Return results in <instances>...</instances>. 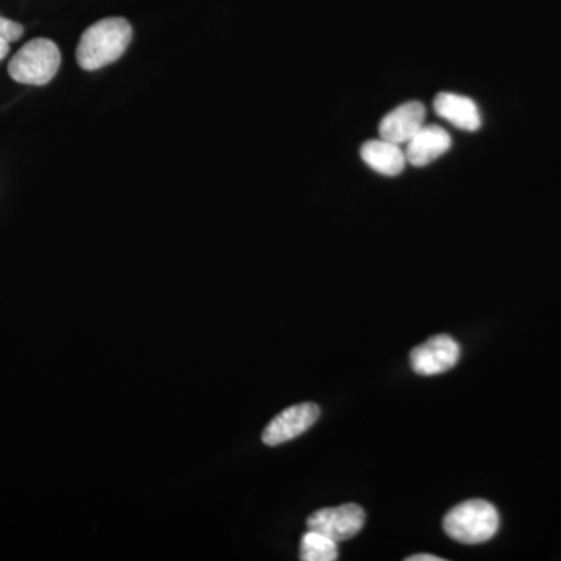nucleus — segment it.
I'll use <instances>...</instances> for the list:
<instances>
[{
    "label": "nucleus",
    "mask_w": 561,
    "mask_h": 561,
    "mask_svg": "<svg viewBox=\"0 0 561 561\" xmlns=\"http://www.w3.org/2000/svg\"><path fill=\"white\" fill-rule=\"evenodd\" d=\"M133 28L124 18H106L81 35L77 61L84 70H98L119 60L131 43Z\"/></svg>",
    "instance_id": "f257e3e1"
},
{
    "label": "nucleus",
    "mask_w": 561,
    "mask_h": 561,
    "mask_svg": "<svg viewBox=\"0 0 561 561\" xmlns=\"http://www.w3.org/2000/svg\"><path fill=\"white\" fill-rule=\"evenodd\" d=\"M500 513L490 502L471 500L461 502L446 513L443 529L451 540L461 545H481L490 541L500 530Z\"/></svg>",
    "instance_id": "f03ea898"
},
{
    "label": "nucleus",
    "mask_w": 561,
    "mask_h": 561,
    "mask_svg": "<svg viewBox=\"0 0 561 561\" xmlns=\"http://www.w3.org/2000/svg\"><path fill=\"white\" fill-rule=\"evenodd\" d=\"M61 66V51L54 41L36 38L28 41L9 65L11 79L21 84L43 87L49 83Z\"/></svg>",
    "instance_id": "7ed1b4c3"
},
{
    "label": "nucleus",
    "mask_w": 561,
    "mask_h": 561,
    "mask_svg": "<svg viewBox=\"0 0 561 561\" xmlns=\"http://www.w3.org/2000/svg\"><path fill=\"white\" fill-rule=\"evenodd\" d=\"M365 526V512L360 505L343 504L321 508L308 518V529L319 531L335 542L356 537Z\"/></svg>",
    "instance_id": "20e7f679"
},
{
    "label": "nucleus",
    "mask_w": 561,
    "mask_h": 561,
    "mask_svg": "<svg viewBox=\"0 0 561 561\" xmlns=\"http://www.w3.org/2000/svg\"><path fill=\"white\" fill-rule=\"evenodd\" d=\"M460 354V345L451 335H434L412 350L411 365L416 375L437 376L456 367Z\"/></svg>",
    "instance_id": "39448f33"
},
{
    "label": "nucleus",
    "mask_w": 561,
    "mask_h": 561,
    "mask_svg": "<svg viewBox=\"0 0 561 561\" xmlns=\"http://www.w3.org/2000/svg\"><path fill=\"white\" fill-rule=\"evenodd\" d=\"M320 419V408L312 402L291 405L280 412L271 421L262 434V442L267 446H278L283 443L300 437L306 431L311 430L317 420Z\"/></svg>",
    "instance_id": "423d86ee"
},
{
    "label": "nucleus",
    "mask_w": 561,
    "mask_h": 561,
    "mask_svg": "<svg viewBox=\"0 0 561 561\" xmlns=\"http://www.w3.org/2000/svg\"><path fill=\"white\" fill-rule=\"evenodd\" d=\"M426 125V106L421 102H408L397 106L381 121L379 135L382 139L404 147Z\"/></svg>",
    "instance_id": "0eeeda50"
},
{
    "label": "nucleus",
    "mask_w": 561,
    "mask_h": 561,
    "mask_svg": "<svg viewBox=\"0 0 561 561\" xmlns=\"http://www.w3.org/2000/svg\"><path fill=\"white\" fill-rule=\"evenodd\" d=\"M453 139L445 128L438 125H424L423 128L408 144L405 157L409 164L415 168H426L431 162L437 161L451 149Z\"/></svg>",
    "instance_id": "6e6552de"
},
{
    "label": "nucleus",
    "mask_w": 561,
    "mask_h": 561,
    "mask_svg": "<svg viewBox=\"0 0 561 561\" xmlns=\"http://www.w3.org/2000/svg\"><path fill=\"white\" fill-rule=\"evenodd\" d=\"M434 110L443 121L449 122L453 127L463 131H478L482 125L481 111L470 98L440 92L435 98Z\"/></svg>",
    "instance_id": "1a4fd4ad"
},
{
    "label": "nucleus",
    "mask_w": 561,
    "mask_h": 561,
    "mask_svg": "<svg viewBox=\"0 0 561 561\" xmlns=\"http://www.w3.org/2000/svg\"><path fill=\"white\" fill-rule=\"evenodd\" d=\"M360 157L373 171L386 176H397L409 164L402 146L386 139H373L365 142Z\"/></svg>",
    "instance_id": "9d476101"
},
{
    "label": "nucleus",
    "mask_w": 561,
    "mask_h": 561,
    "mask_svg": "<svg viewBox=\"0 0 561 561\" xmlns=\"http://www.w3.org/2000/svg\"><path fill=\"white\" fill-rule=\"evenodd\" d=\"M300 559L302 561L339 560L337 542L316 530H308L301 538Z\"/></svg>",
    "instance_id": "9b49d317"
},
{
    "label": "nucleus",
    "mask_w": 561,
    "mask_h": 561,
    "mask_svg": "<svg viewBox=\"0 0 561 561\" xmlns=\"http://www.w3.org/2000/svg\"><path fill=\"white\" fill-rule=\"evenodd\" d=\"M24 25L20 24V22L5 20L0 14V41L9 44L16 43L24 35Z\"/></svg>",
    "instance_id": "f8f14e48"
},
{
    "label": "nucleus",
    "mask_w": 561,
    "mask_h": 561,
    "mask_svg": "<svg viewBox=\"0 0 561 561\" xmlns=\"http://www.w3.org/2000/svg\"><path fill=\"white\" fill-rule=\"evenodd\" d=\"M445 559H440L437 556H431V553H416V556H411L405 559V561H443Z\"/></svg>",
    "instance_id": "ddd939ff"
},
{
    "label": "nucleus",
    "mask_w": 561,
    "mask_h": 561,
    "mask_svg": "<svg viewBox=\"0 0 561 561\" xmlns=\"http://www.w3.org/2000/svg\"><path fill=\"white\" fill-rule=\"evenodd\" d=\"M10 54V44L3 43V41H0V61L3 60V58L7 57V55Z\"/></svg>",
    "instance_id": "4468645a"
}]
</instances>
